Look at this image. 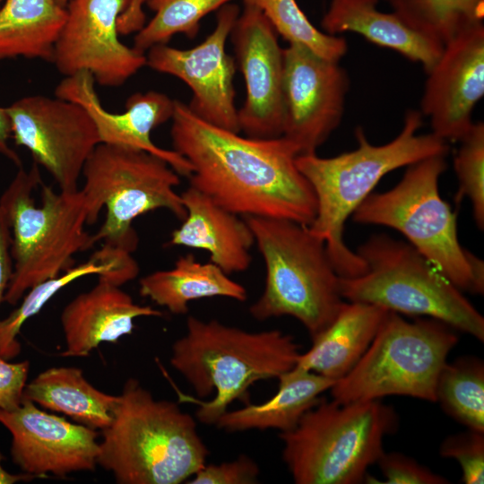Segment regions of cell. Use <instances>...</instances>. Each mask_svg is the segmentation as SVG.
<instances>
[{
    "label": "cell",
    "mask_w": 484,
    "mask_h": 484,
    "mask_svg": "<svg viewBox=\"0 0 484 484\" xmlns=\"http://www.w3.org/2000/svg\"><path fill=\"white\" fill-rule=\"evenodd\" d=\"M170 120L173 150L192 167L190 186L240 216L312 223L316 197L290 141L242 136L203 121L176 99Z\"/></svg>",
    "instance_id": "6da1fadb"
},
{
    "label": "cell",
    "mask_w": 484,
    "mask_h": 484,
    "mask_svg": "<svg viewBox=\"0 0 484 484\" xmlns=\"http://www.w3.org/2000/svg\"><path fill=\"white\" fill-rule=\"evenodd\" d=\"M422 117L419 110L406 111L398 135L382 145L370 143L364 130L358 126V146L351 151L330 158L316 153L297 156L296 164L310 183L317 202L316 215L307 227L324 242L340 277L359 276L367 270L361 257L346 246L343 231L347 219L381 178L399 168L447 154V142L433 133H419Z\"/></svg>",
    "instance_id": "7a4b0ae2"
},
{
    "label": "cell",
    "mask_w": 484,
    "mask_h": 484,
    "mask_svg": "<svg viewBox=\"0 0 484 484\" xmlns=\"http://www.w3.org/2000/svg\"><path fill=\"white\" fill-rule=\"evenodd\" d=\"M97 463L120 484H179L206 462L194 419L171 401L155 399L128 379L110 424L102 430Z\"/></svg>",
    "instance_id": "3957f363"
},
{
    "label": "cell",
    "mask_w": 484,
    "mask_h": 484,
    "mask_svg": "<svg viewBox=\"0 0 484 484\" xmlns=\"http://www.w3.org/2000/svg\"><path fill=\"white\" fill-rule=\"evenodd\" d=\"M293 336L280 330L252 333L212 319L188 316L186 332L172 345L170 364L199 398L196 418L215 424L257 381L278 378L300 355Z\"/></svg>",
    "instance_id": "277c9868"
},
{
    "label": "cell",
    "mask_w": 484,
    "mask_h": 484,
    "mask_svg": "<svg viewBox=\"0 0 484 484\" xmlns=\"http://www.w3.org/2000/svg\"><path fill=\"white\" fill-rule=\"evenodd\" d=\"M11 229L13 276L4 301L15 305L33 286L75 265L73 256L93 246L85 230L88 209L79 188L56 192L41 182L39 166L19 168L0 197Z\"/></svg>",
    "instance_id": "5b68a950"
},
{
    "label": "cell",
    "mask_w": 484,
    "mask_h": 484,
    "mask_svg": "<svg viewBox=\"0 0 484 484\" xmlns=\"http://www.w3.org/2000/svg\"><path fill=\"white\" fill-rule=\"evenodd\" d=\"M265 264L264 289L249 312L264 321L289 315L311 338L326 328L345 302L324 242L307 226L275 218L245 217Z\"/></svg>",
    "instance_id": "8992f818"
},
{
    "label": "cell",
    "mask_w": 484,
    "mask_h": 484,
    "mask_svg": "<svg viewBox=\"0 0 484 484\" xmlns=\"http://www.w3.org/2000/svg\"><path fill=\"white\" fill-rule=\"evenodd\" d=\"M397 425L394 410L380 400L320 398L294 428L280 433L282 458L297 484L360 483Z\"/></svg>",
    "instance_id": "52a82bcc"
},
{
    "label": "cell",
    "mask_w": 484,
    "mask_h": 484,
    "mask_svg": "<svg viewBox=\"0 0 484 484\" xmlns=\"http://www.w3.org/2000/svg\"><path fill=\"white\" fill-rule=\"evenodd\" d=\"M356 253L367 266L355 277H340L343 299L424 315L484 341V318L445 275L410 243L372 235Z\"/></svg>",
    "instance_id": "ba28073f"
},
{
    "label": "cell",
    "mask_w": 484,
    "mask_h": 484,
    "mask_svg": "<svg viewBox=\"0 0 484 484\" xmlns=\"http://www.w3.org/2000/svg\"><path fill=\"white\" fill-rule=\"evenodd\" d=\"M445 156L408 166L394 187L371 193L352 213L353 220L398 230L457 288L482 294L484 264L461 246L456 214L439 194Z\"/></svg>",
    "instance_id": "9c48e42d"
},
{
    "label": "cell",
    "mask_w": 484,
    "mask_h": 484,
    "mask_svg": "<svg viewBox=\"0 0 484 484\" xmlns=\"http://www.w3.org/2000/svg\"><path fill=\"white\" fill-rule=\"evenodd\" d=\"M88 209V224L98 220L106 208V219L91 235L98 242L133 253L138 237L134 220L158 209L169 211L181 220L186 217L181 195L176 191L179 174L164 160L144 151L99 143L82 172Z\"/></svg>",
    "instance_id": "30bf717a"
},
{
    "label": "cell",
    "mask_w": 484,
    "mask_h": 484,
    "mask_svg": "<svg viewBox=\"0 0 484 484\" xmlns=\"http://www.w3.org/2000/svg\"><path fill=\"white\" fill-rule=\"evenodd\" d=\"M458 341L453 328L430 318L409 322L388 311L357 363L331 387L339 403L405 395L436 402V386Z\"/></svg>",
    "instance_id": "8fae6325"
},
{
    "label": "cell",
    "mask_w": 484,
    "mask_h": 484,
    "mask_svg": "<svg viewBox=\"0 0 484 484\" xmlns=\"http://www.w3.org/2000/svg\"><path fill=\"white\" fill-rule=\"evenodd\" d=\"M6 111L14 143L30 152L59 190H78L83 166L100 143L86 109L57 97L32 95L14 101Z\"/></svg>",
    "instance_id": "7c38bea8"
},
{
    "label": "cell",
    "mask_w": 484,
    "mask_h": 484,
    "mask_svg": "<svg viewBox=\"0 0 484 484\" xmlns=\"http://www.w3.org/2000/svg\"><path fill=\"white\" fill-rule=\"evenodd\" d=\"M239 13L237 4L221 6L213 30L192 48L160 44L145 53L146 65L180 79L190 88L192 97L186 105L195 116L236 133H240L235 104L237 65L226 52V43Z\"/></svg>",
    "instance_id": "4fadbf2b"
},
{
    "label": "cell",
    "mask_w": 484,
    "mask_h": 484,
    "mask_svg": "<svg viewBox=\"0 0 484 484\" xmlns=\"http://www.w3.org/2000/svg\"><path fill=\"white\" fill-rule=\"evenodd\" d=\"M283 56L282 136L298 155L315 153L342 119L350 78L339 62L301 45L289 44Z\"/></svg>",
    "instance_id": "5bb4252c"
},
{
    "label": "cell",
    "mask_w": 484,
    "mask_h": 484,
    "mask_svg": "<svg viewBox=\"0 0 484 484\" xmlns=\"http://www.w3.org/2000/svg\"><path fill=\"white\" fill-rule=\"evenodd\" d=\"M131 0H69L52 62L65 76L91 73L100 86L124 84L146 65L145 54L119 39V17Z\"/></svg>",
    "instance_id": "9a60e30c"
},
{
    "label": "cell",
    "mask_w": 484,
    "mask_h": 484,
    "mask_svg": "<svg viewBox=\"0 0 484 484\" xmlns=\"http://www.w3.org/2000/svg\"><path fill=\"white\" fill-rule=\"evenodd\" d=\"M278 36L259 9L244 4L229 39L246 85L239 130L248 137L282 136L284 56Z\"/></svg>",
    "instance_id": "2e32d148"
},
{
    "label": "cell",
    "mask_w": 484,
    "mask_h": 484,
    "mask_svg": "<svg viewBox=\"0 0 484 484\" xmlns=\"http://www.w3.org/2000/svg\"><path fill=\"white\" fill-rule=\"evenodd\" d=\"M420 113L442 140L460 141L473 124L476 104L484 96V24L474 25L444 44L427 72Z\"/></svg>",
    "instance_id": "e0dca14e"
},
{
    "label": "cell",
    "mask_w": 484,
    "mask_h": 484,
    "mask_svg": "<svg viewBox=\"0 0 484 484\" xmlns=\"http://www.w3.org/2000/svg\"><path fill=\"white\" fill-rule=\"evenodd\" d=\"M0 423L12 435L13 462L26 474L63 477L97 466L98 432L40 410L23 399L15 409H0Z\"/></svg>",
    "instance_id": "ac0fdd59"
},
{
    "label": "cell",
    "mask_w": 484,
    "mask_h": 484,
    "mask_svg": "<svg viewBox=\"0 0 484 484\" xmlns=\"http://www.w3.org/2000/svg\"><path fill=\"white\" fill-rule=\"evenodd\" d=\"M95 81L87 71L65 76L56 86L55 96L75 102L91 116L101 143L144 151L164 160L180 176L188 177L190 163L179 153L153 143L151 133L170 120L175 99L156 91L131 95L122 113L106 110L95 91Z\"/></svg>",
    "instance_id": "d6986e66"
},
{
    "label": "cell",
    "mask_w": 484,
    "mask_h": 484,
    "mask_svg": "<svg viewBox=\"0 0 484 484\" xmlns=\"http://www.w3.org/2000/svg\"><path fill=\"white\" fill-rule=\"evenodd\" d=\"M162 316L150 306L136 304L120 286L99 278L90 290L77 295L60 316L65 340L63 356H87L101 342H117L131 334L134 320Z\"/></svg>",
    "instance_id": "ffe728a7"
},
{
    "label": "cell",
    "mask_w": 484,
    "mask_h": 484,
    "mask_svg": "<svg viewBox=\"0 0 484 484\" xmlns=\"http://www.w3.org/2000/svg\"><path fill=\"white\" fill-rule=\"evenodd\" d=\"M186 209L169 245L207 251L210 262L227 274L246 271L252 263L254 234L246 220L217 204L193 186L180 194Z\"/></svg>",
    "instance_id": "44dd1931"
},
{
    "label": "cell",
    "mask_w": 484,
    "mask_h": 484,
    "mask_svg": "<svg viewBox=\"0 0 484 484\" xmlns=\"http://www.w3.org/2000/svg\"><path fill=\"white\" fill-rule=\"evenodd\" d=\"M378 0H330L321 20L323 31L339 36L354 32L368 41L393 49L419 63L428 72L440 56L444 45L408 26L394 13L377 9Z\"/></svg>",
    "instance_id": "7402d4cb"
},
{
    "label": "cell",
    "mask_w": 484,
    "mask_h": 484,
    "mask_svg": "<svg viewBox=\"0 0 484 484\" xmlns=\"http://www.w3.org/2000/svg\"><path fill=\"white\" fill-rule=\"evenodd\" d=\"M389 310L362 302H344L333 322L312 337L295 367L338 381L359 361Z\"/></svg>",
    "instance_id": "603a6c76"
},
{
    "label": "cell",
    "mask_w": 484,
    "mask_h": 484,
    "mask_svg": "<svg viewBox=\"0 0 484 484\" xmlns=\"http://www.w3.org/2000/svg\"><path fill=\"white\" fill-rule=\"evenodd\" d=\"M277 393L259 404H247L226 411L215 425L227 432L291 430L302 416L320 400L319 395L330 390L336 381L298 367L281 374Z\"/></svg>",
    "instance_id": "cb8c5ba5"
},
{
    "label": "cell",
    "mask_w": 484,
    "mask_h": 484,
    "mask_svg": "<svg viewBox=\"0 0 484 484\" xmlns=\"http://www.w3.org/2000/svg\"><path fill=\"white\" fill-rule=\"evenodd\" d=\"M140 295L174 315H186L191 301L224 297L243 302L246 290L212 262L200 263L192 254L180 255L169 270L151 272L139 281Z\"/></svg>",
    "instance_id": "d4e9b609"
},
{
    "label": "cell",
    "mask_w": 484,
    "mask_h": 484,
    "mask_svg": "<svg viewBox=\"0 0 484 484\" xmlns=\"http://www.w3.org/2000/svg\"><path fill=\"white\" fill-rule=\"evenodd\" d=\"M23 399L60 412L76 423L103 430L111 422L118 395L94 387L74 367H54L26 384Z\"/></svg>",
    "instance_id": "484cf974"
},
{
    "label": "cell",
    "mask_w": 484,
    "mask_h": 484,
    "mask_svg": "<svg viewBox=\"0 0 484 484\" xmlns=\"http://www.w3.org/2000/svg\"><path fill=\"white\" fill-rule=\"evenodd\" d=\"M66 18L56 0H4L0 7V61L16 57L52 62Z\"/></svg>",
    "instance_id": "4316f807"
},
{
    "label": "cell",
    "mask_w": 484,
    "mask_h": 484,
    "mask_svg": "<svg viewBox=\"0 0 484 484\" xmlns=\"http://www.w3.org/2000/svg\"><path fill=\"white\" fill-rule=\"evenodd\" d=\"M408 26L443 45L484 19V0H385Z\"/></svg>",
    "instance_id": "83f0119b"
},
{
    "label": "cell",
    "mask_w": 484,
    "mask_h": 484,
    "mask_svg": "<svg viewBox=\"0 0 484 484\" xmlns=\"http://www.w3.org/2000/svg\"><path fill=\"white\" fill-rule=\"evenodd\" d=\"M436 402L468 429L484 433V365L474 357L445 363L436 386Z\"/></svg>",
    "instance_id": "f1b7e54d"
},
{
    "label": "cell",
    "mask_w": 484,
    "mask_h": 484,
    "mask_svg": "<svg viewBox=\"0 0 484 484\" xmlns=\"http://www.w3.org/2000/svg\"><path fill=\"white\" fill-rule=\"evenodd\" d=\"M98 257H91L74 265L59 276L46 280L31 287L23 296L20 305L6 317L0 319V356L5 359L15 358L21 351L17 336L22 325L36 315L44 306L62 289L87 275H105L114 269V262L106 253L97 250Z\"/></svg>",
    "instance_id": "f546056e"
},
{
    "label": "cell",
    "mask_w": 484,
    "mask_h": 484,
    "mask_svg": "<svg viewBox=\"0 0 484 484\" xmlns=\"http://www.w3.org/2000/svg\"><path fill=\"white\" fill-rule=\"evenodd\" d=\"M231 0H147L153 17L135 33L133 48L145 54L155 45L167 44L177 34L194 39L201 21Z\"/></svg>",
    "instance_id": "4dcf8cb0"
},
{
    "label": "cell",
    "mask_w": 484,
    "mask_h": 484,
    "mask_svg": "<svg viewBox=\"0 0 484 484\" xmlns=\"http://www.w3.org/2000/svg\"><path fill=\"white\" fill-rule=\"evenodd\" d=\"M259 9L277 34L288 44L301 45L315 54L339 62L347 53L348 44L341 36L318 30L311 23L296 0H243Z\"/></svg>",
    "instance_id": "1f68e13d"
},
{
    "label": "cell",
    "mask_w": 484,
    "mask_h": 484,
    "mask_svg": "<svg viewBox=\"0 0 484 484\" xmlns=\"http://www.w3.org/2000/svg\"><path fill=\"white\" fill-rule=\"evenodd\" d=\"M461 146L454 157V166L459 186L456 203L467 197L472 206L473 218L480 229L484 228V124H472L459 141Z\"/></svg>",
    "instance_id": "d6a6232c"
},
{
    "label": "cell",
    "mask_w": 484,
    "mask_h": 484,
    "mask_svg": "<svg viewBox=\"0 0 484 484\" xmlns=\"http://www.w3.org/2000/svg\"><path fill=\"white\" fill-rule=\"evenodd\" d=\"M483 432L468 429L444 439L440 454L458 462L465 484H482L484 481V436Z\"/></svg>",
    "instance_id": "836d02e7"
},
{
    "label": "cell",
    "mask_w": 484,
    "mask_h": 484,
    "mask_svg": "<svg viewBox=\"0 0 484 484\" xmlns=\"http://www.w3.org/2000/svg\"><path fill=\"white\" fill-rule=\"evenodd\" d=\"M260 474L256 462L246 455L231 462L204 464L186 483L189 484H254Z\"/></svg>",
    "instance_id": "e575fe53"
},
{
    "label": "cell",
    "mask_w": 484,
    "mask_h": 484,
    "mask_svg": "<svg viewBox=\"0 0 484 484\" xmlns=\"http://www.w3.org/2000/svg\"><path fill=\"white\" fill-rule=\"evenodd\" d=\"M388 484H445L449 481L400 453H383L377 462Z\"/></svg>",
    "instance_id": "d590c367"
},
{
    "label": "cell",
    "mask_w": 484,
    "mask_h": 484,
    "mask_svg": "<svg viewBox=\"0 0 484 484\" xmlns=\"http://www.w3.org/2000/svg\"><path fill=\"white\" fill-rule=\"evenodd\" d=\"M29 361L12 363L0 356V409L13 410L23 400Z\"/></svg>",
    "instance_id": "8d00e7d4"
},
{
    "label": "cell",
    "mask_w": 484,
    "mask_h": 484,
    "mask_svg": "<svg viewBox=\"0 0 484 484\" xmlns=\"http://www.w3.org/2000/svg\"><path fill=\"white\" fill-rule=\"evenodd\" d=\"M11 238L8 219L4 209L0 206V304L4 301L13 271Z\"/></svg>",
    "instance_id": "74e56055"
},
{
    "label": "cell",
    "mask_w": 484,
    "mask_h": 484,
    "mask_svg": "<svg viewBox=\"0 0 484 484\" xmlns=\"http://www.w3.org/2000/svg\"><path fill=\"white\" fill-rule=\"evenodd\" d=\"M11 137V123L6 108L0 107V154L21 168L22 162L19 155L9 145Z\"/></svg>",
    "instance_id": "f35d334b"
},
{
    "label": "cell",
    "mask_w": 484,
    "mask_h": 484,
    "mask_svg": "<svg viewBox=\"0 0 484 484\" xmlns=\"http://www.w3.org/2000/svg\"><path fill=\"white\" fill-rule=\"evenodd\" d=\"M31 478L33 477L28 474H26L25 476L11 475L8 472H6L4 470H3L0 465V483H13L17 480H21L24 479H31Z\"/></svg>",
    "instance_id": "ab89813d"
},
{
    "label": "cell",
    "mask_w": 484,
    "mask_h": 484,
    "mask_svg": "<svg viewBox=\"0 0 484 484\" xmlns=\"http://www.w3.org/2000/svg\"><path fill=\"white\" fill-rule=\"evenodd\" d=\"M68 1H69V0H56V2L57 4H59L60 5H62V6H64V7H65V5H66V4H67Z\"/></svg>",
    "instance_id": "60d3db41"
},
{
    "label": "cell",
    "mask_w": 484,
    "mask_h": 484,
    "mask_svg": "<svg viewBox=\"0 0 484 484\" xmlns=\"http://www.w3.org/2000/svg\"><path fill=\"white\" fill-rule=\"evenodd\" d=\"M4 0H0V7L2 5V4L4 3Z\"/></svg>",
    "instance_id": "b9f144b4"
}]
</instances>
